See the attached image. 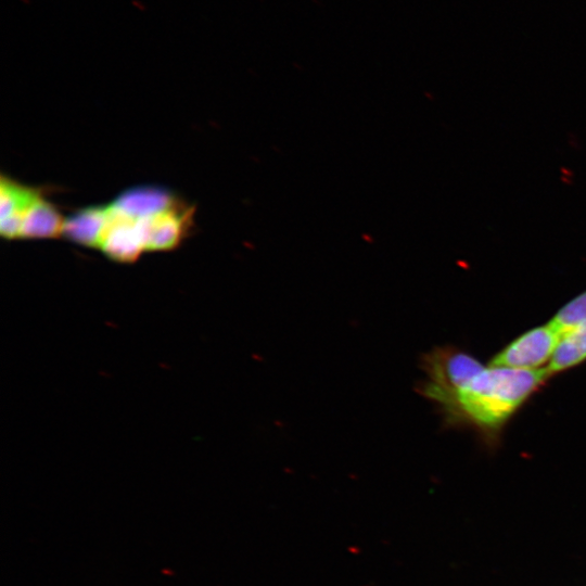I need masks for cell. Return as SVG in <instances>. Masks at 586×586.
<instances>
[{
	"label": "cell",
	"instance_id": "1",
	"mask_svg": "<svg viewBox=\"0 0 586 586\" xmlns=\"http://www.w3.org/2000/svg\"><path fill=\"white\" fill-rule=\"evenodd\" d=\"M551 378L546 368L518 370L485 366L466 381L447 388L423 391L450 426L469 428L495 446L511 418Z\"/></svg>",
	"mask_w": 586,
	"mask_h": 586
},
{
	"label": "cell",
	"instance_id": "2",
	"mask_svg": "<svg viewBox=\"0 0 586 586\" xmlns=\"http://www.w3.org/2000/svg\"><path fill=\"white\" fill-rule=\"evenodd\" d=\"M561 335L551 321L534 327L509 342L491 359V366L538 370L550 361Z\"/></svg>",
	"mask_w": 586,
	"mask_h": 586
},
{
	"label": "cell",
	"instance_id": "3",
	"mask_svg": "<svg viewBox=\"0 0 586 586\" xmlns=\"http://www.w3.org/2000/svg\"><path fill=\"white\" fill-rule=\"evenodd\" d=\"M193 207L180 200L162 211L136 217L135 226L144 251H167L180 244L190 230Z\"/></svg>",
	"mask_w": 586,
	"mask_h": 586
},
{
	"label": "cell",
	"instance_id": "4",
	"mask_svg": "<svg viewBox=\"0 0 586 586\" xmlns=\"http://www.w3.org/2000/svg\"><path fill=\"white\" fill-rule=\"evenodd\" d=\"M97 247L111 259L122 263L135 262L144 251L136 230L135 219L111 204L106 205V220Z\"/></svg>",
	"mask_w": 586,
	"mask_h": 586
},
{
	"label": "cell",
	"instance_id": "5",
	"mask_svg": "<svg viewBox=\"0 0 586 586\" xmlns=\"http://www.w3.org/2000/svg\"><path fill=\"white\" fill-rule=\"evenodd\" d=\"M42 192L1 176L0 182V233L5 239H18L21 217Z\"/></svg>",
	"mask_w": 586,
	"mask_h": 586
},
{
	"label": "cell",
	"instance_id": "6",
	"mask_svg": "<svg viewBox=\"0 0 586 586\" xmlns=\"http://www.w3.org/2000/svg\"><path fill=\"white\" fill-rule=\"evenodd\" d=\"M65 218L41 194L21 217L18 239H51L63 235Z\"/></svg>",
	"mask_w": 586,
	"mask_h": 586
},
{
	"label": "cell",
	"instance_id": "7",
	"mask_svg": "<svg viewBox=\"0 0 586 586\" xmlns=\"http://www.w3.org/2000/svg\"><path fill=\"white\" fill-rule=\"evenodd\" d=\"M179 200L158 187H135L124 191L111 205L130 217L145 216L167 208Z\"/></svg>",
	"mask_w": 586,
	"mask_h": 586
},
{
	"label": "cell",
	"instance_id": "8",
	"mask_svg": "<svg viewBox=\"0 0 586 586\" xmlns=\"http://www.w3.org/2000/svg\"><path fill=\"white\" fill-rule=\"evenodd\" d=\"M586 361V321L561 331L557 347L545 367L552 377Z\"/></svg>",
	"mask_w": 586,
	"mask_h": 586
},
{
	"label": "cell",
	"instance_id": "9",
	"mask_svg": "<svg viewBox=\"0 0 586 586\" xmlns=\"http://www.w3.org/2000/svg\"><path fill=\"white\" fill-rule=\"evenodd\" d=\"M105 220L106 205L82 208L65 219L63 235L78 244L97 247Z\"/></svg>",
	"mask_w": 586,
	"mask_h": 586
},
{
	"label": "cell",
	"instance_id": "10",
	"mask_svg": "<svg viewBox=\"0 0 586 586\" xmlns=\"http://www.w3.org/2000/svg\"><path fill=\"white\" fill-rule=\"evenodd\" d=\"M550 321L561 331L586 321V290L564 304Z\"/></svg>",
	"mask_w": 586,
	"mask_h": 586
}]
</instances>
